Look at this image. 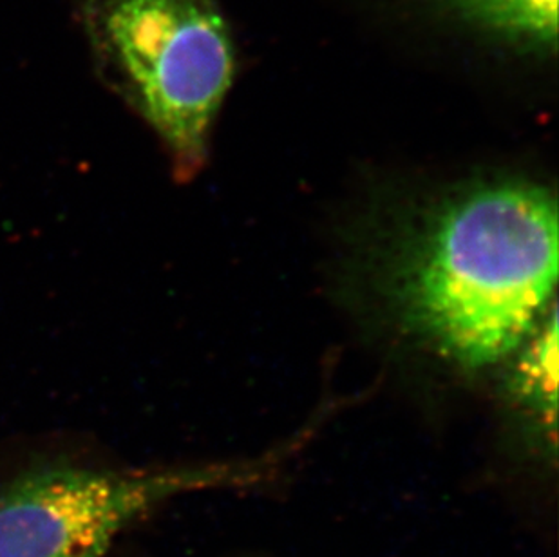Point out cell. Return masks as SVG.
Segmentation results:
<instances>
[{
	"instance_id": "obj_5",
	"label": "cell",
	"mask_w": 559,
	"mask_h": 557,
	"mask_svg": "<svg viewBox=\"0 0 559 557\" xmlns=\"http://www.w3.org/2000/svg\"><path fill=\"white\" fill-rule=\"evenodd\" d=\"M512 374V394L520 410L528 416L539 442L555 451L556 380H558V317L556 310L545 316L539 327L523 342Z\"/></svg>"
},
{
	"instance_id": "obj_2",
	"label": "cell",
	"mask_w": 559,
	"mask_h": 557,
	"mask_svg": "<svg viewBox=\"0 0 559 557\" xmlns=\"http://www.w3.org/2000/svg\"><path fill=\"white\" fill-rule=\"evenodd\" d=\"M102 71L169 149L180 174L205 162L236 74V44L214 0H80Z\"/></svg>"
},
{
	"instance_id": "obj_3",
	"label": "cell",
	"mask_w": 559,
	"mask_h": 557,
	"mask_svg": "<svg viewBox=\"0 0 559 557\" xmlns=\"http://www.w3.org/2000/svg\"><path fill=\"white\" fill-rule=\"evenodd\" d=\"M297 447L250 462L192 467L27 469L0 487V557H107L129 526L167 501L259 484Z\"/></svg>"
},
{
	"instance_id": "obj_1",
	"label": "cell",
	"mask_w": 559,
	"mask_h": 557,
	"mask_svg": "<svg viewBox=\"0 0 559 557\" xmlns=\"http://www.w3.org/2000/svg\"><path fill=\"white\" fill-rule=\"evenodd\" d=\"M558 278V206L539 185L497 179L456 190L402 236L388 297L409 335L480 371L544 321Z\"/></svg>"
},
{
	"instance_id": "obj_4",
	"label": "cell",
	"mask_w": 559,
	"mask_h": 557,
	"mask_svg": "<svg viewBox=\"0 0 559 557\" xmlns=\"http://www.w3.org/2000/svg\"><path fill=\"white\" fill-rule=\"evenodd\" d=\"M435 26L518 57H556L558 0H406Z\"/></svg>"
}]
</instances>
